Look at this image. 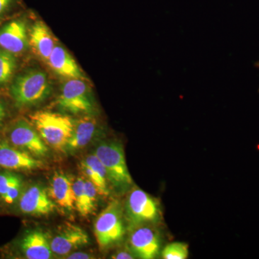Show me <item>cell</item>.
<instances>
[{
	"mask_svg": "<svg viewBox=\"0 0 259 259\" xmlns=\"http://www.w3.org/2000/svg\"><path fill=\"white\" fill-rule=\"evenodd\" d=\"M44 142L56 151H66L73 131L74 121L69 116L49 111H38L30 116Z\"/></svg>",
	"mask_w": 259,
	"mask_h": 259,
	"instance_id": "1",
	"label": "cell"
},
{
	"mask_svg": "<svg viewBox=\"0 0 259 259\" xmlns=\"http://www.w3.org/2000/svg\"><path fill=\"white\" fill-rule=\"evenodd\" d=\"M94 153L105 166L110 185L120 192L128 190L134 182L121 143L117 141H103L97 145Z\"/></svg>",
	"mask_w": 259,
	"mask_h": 259,
	"instance_id": "2",
	"label": "cell"
},
{
	"mask_svg": "<svg viewBox=\"0 0 259 259\" xmlns=\"http://www.w3.org/2000/svg\"><path fill=\"white\" fill-rule=\"evenodd\" d=\"M124 216L130 230L155 225L161 218V205L157 199L136 187L130 192L126 199Z\"/></svg>",
	"mask_w": 259,
	"mask_h": 259,
	"instance_id": "3",
	"label": "cell"
},
{
	"mask_svg": "<svg viewBox=\"0 0 259 259\" xmlns=\"http://www.w3.org/2000/svg\"><path fill=\"white\" fill-rule=\"evenodd\" d=\"M51 93L47 74L31 71L18 76L11 87V95L17 107L33 106L46 100Z\"/></svg>",
	"mask_w": 259,
	"mask_h": 259,
	"instance_id": "4",
	"label": "cell"
},
{
	"mask_svg": "<svg viewBox=\"0 0 259 259\" xmlns=\"http://www.w3.org/2000/svg\"><path fill=\"white\" fill-rule=\"evenodd\" d=\"M123 209L118 201H112L97 218L95 236L102 249L120 243L125 233Z\"/></svg>",
	"mask_w": 259,
	"mask_h": 259,
	"instance_id": "5",
	"label": "cell"
},
{
	"mask_svg": "<svg viewBox=\"0 0 259 259\" xmlns=\"http://www.w3.org/2000/svg\"><path fill=\"white\" fill-rule=\"evenodd\" d=\"M57 103L61 110L74 115H91L94 111L90 90L81 79H69L64 83Z\"/></svg>",
	"mask_w": 259,
	"mask_h": 259,
	"instance_id": "6",
	"label": "cell"
},
{
	"mask_svg": "<svg viewBox=\"0 0 259 259\" xmlns=\"http://www.w3.org/2000/svg\"><path fill=\"white\" fill-rule=\"evenodd\" d=\"M152 226L146 225L131 230L129 247L135 256L141 259H153L161 253V234Z\"/></svg>",
	"mask_w": 259,
	"mask_h": 259,
	"instance_id": "7",
	"label": "cell"
},
{
	"mask_svg": "<svg viewBox=\"0 0 259 259\" xmlns=\"http://www.w3.org/2000/svg\"><path fill=\"white\" fill-rule=\"evenodd\" d=\"M10 142L19 149L34 156L44 157L49 154L48 145L33 126L24 120L18 121L10 134Z\"/></svg>",
	"mask_w": 259,
	"mask_h": 259,
	"instance_id": "8",
	"label": "cell"
},
{
	"mask_svg": "<svg viewBox=\"0 0 259 259\" xmlns=\"http://www.w3.org/2000/svg\"><path fill=\"white\" fill-rule=\"evenodd\" d=\"M90 243V237L82 228L71 223H65L58 228L56 236L50 242L54 255L66 256L78 248Z\"/></svg>",
	"mask_w": 259,
	"mask_h": 259,
	"instance_id": "9",
	"label": "cell"
},
{
	"mask_svg": "<svg viewBox=\"0 0 259 259\" xmlns=\"http://www.w3.org/2000/svg\"><path fill=\"white\" fill-rule=\"evenodd\" d=\"M42 186L33 185L24 191L19 199V207L24 214L44 216L54 212L56 205Z\"/></svg>",
	"mask_w": 259,
	"mask_h": 259,
	"instance_id": "10",
	"label": "cell"
},
{
	"mask_svg": "<svg viewBox=\"0 0 259 259\" xmlns=\"http://www.w3.org/2000/svg\"><path fill=\"white\" fill-rule=\"evenodd\" d=\"M42 166L44 163L30 153L12 147L7 143H0V167L2 168L28 171L41 168Z\"/></svg>",
	"mask_w": 259,
	"mask_h": 259,
	"instance_id": "11",
	"label": "cell"
},
{
	"mask_svg": "<svg viewBox=\"0 0 259 259\" xmlns=\"http://www.w3.org/2000/svg\"><path fill=\"white\" fill-rule=\"evenodd\" d=\"M28 46V34L25 23L15 20L0 30V47L11 54H20Z\"/></svg>",
	"mask_w": 259,
	"mask_h": 259,
	"instance_id": "12",
	"label": "cell"
},
{
	"mask_svg": "<svg viewBox=\"0 0 259 259\" xmlns=\"http://www.w3.org/2000/svg\"><path fill=\"white\" fill-rule=\"evenodd\" d=\"M20 246L27 258L49 259L54 255L47 233L40 230L28 231L22 238Z\"/></svg>",
	"mask_w": 259,
	"mask_h": 259,
	"instance_id": "13",
	"label": "cell"
},
{
	"mask_svg": "<svg viewBox=\"0 0 259 259\" xmlns=\"http://www.w3.org/2000/svg\"><path fill=\"white\" fill-rule=\"evenodd\" d=\"M73 180L62 172H56L51 180L49 196L61 208L75 209Z\"/></svg>",
	"mask_w": 259,
	"mask_h": 259,
	"instance_id": "14",
	"label": "cell"
},
{
	"mask_svg": "<svg viewBox=\"0 0 259 259\" xmlns=\"http://www.w3.org/2000/svg\"><path fill=\"white\" fill-rule=\"evenodd\" d=\"M97 131V122L90 115L74 121V131L70 139L66 151L74 152L88 146L95 137Z\"/></svg>",
	"mask_w": 259,
	"mask_h": 259,
	"instance_id": "15",
	"label": "cell"
},
{
	"mask_svg": "<svg viewBox=\"0 0 259 259\" xmlns=\"http://www.w3.org/2000/svg\"><path fill=\"white\" fill-rule=\"evenodd\" d=\"M51 69L61 76L69 79H83V74L69 52L61 47H55L48 60Z\"/></svg>",
	"mask_w": 259,
	"mask_h": 259,
	"instance_id": "16",
	"label": "cell"
},
{
	"mask_svg": "<svg viewBox=\"0 0 259 259\" xmlns=\"http://www.w3.org/2000/svg\"><path fill=\"white\" fill-rule=\"evenodd\" d=\"M30 44L39 57L47 61L56 47L51 30L40 21L36 22L30 29Z\"/></svg>",
	"mask_w": 259,
	"mask_h": 259,
	"instance_id": "17",
	"label": "cell"
},
{
	"mask_svg": "<svg viewBox=\"0 0 259 259\" xmlns=\"http://www.w3.org/2000/svg\"><path fill=\"white\" fill-rule=\"evenodd\" d=\"M75 209L83 217L93 214L96 208L92 204L84 187V179L77 177L73 180Z\"/></svg>",
	"mask_w": 259,
	"mask_h": 259,
	"instance_id": "18",
	"label": "cell"
},
{
	"mask_svg": "<svg viewBox=\"0 0 259 259\" xmlns=\"http://www.w3.org/2000/svg\"><path fill=\"white\" fill-rule=\"evenodd\" d=\"M16 61L14 55L4 49H0V83L9 81L14 72Z\"/></svg>",
	"mask_w": 259,
	"mask_h": 259,
	"instance_id": "19",
	"label": "cell"
},
{
	"mask_svg": "<svg viewBox=\"0 0 259 259\" xmlns=\"http://www.w3.org/2000/svg\"><path fill=\"white\" fill-rule=\"evenodd\" d=\"M163 259H186L189 256V245L183 242H173L161 251Z\"/></svg>",
	"mask_w": 259,
	"mask_h": 259,
	"instance_id": "20",
	"label": "cell"
},
{
	"mask_svg": "<svg viewBox=\"0 0 259 259\" xmlns=\"http://www.w3.org/2000/svg\"><path fill=\"white\" fill-rule=\"evenodd\" d=\"M82 161L84 162L89 166L91 167L92 169L95 172L97 176L98 177L100 182L103 184L104 186L109 188L108 183H110V182H109L106 169H105V166H103L102 162L100 161L96 155L94 153L88 155Z\"/></svg>",
	"mask_w": 259,
	"mask_h": 259,
	"instance_id": "21",
	"label": "cell"
},
{
	"mask_svg": "<svg viewBox=\"0 0 259 259\" xmlns=\"http://www.w3.org/2000/svg\"><path fill=\"white\" fill-rule=\"evenodd\" d=\"M23 181L18 175L12 172L0 173V196L2 197L16 185H22Z\"/></svg>",
	"mask_w": 259,
	"mask_h": 259,
	"instance_id": "22",
	"label": "cell"
},
{
	"mask_svg": "<svg viewBox=\"0 0 259 259\" xmlns=\"http://www.w3.org/2000/svg\"><path fill=\"white\" fill-rule=\"evenodd\" d=\"M80 170L83 177L88 179L95 185L100 195L108 196L110 194V189L103 185V184L99 180L95 172L92 169L91 167L89 166L84 162L81 161L80 164Z\"/></svg>",
	"mask_w": 259,
	"mask_h": 259,
	"instance_id": "23",
	"label": "cell"
},
{
	"mask_svg": "<svg viewBox=\"0 0 259 259\" xmlns=\"http://www.w3.org/2000/svg\"><path fill=\"white\" fill-rule=\"evenodd\" d=\"M134 253L130 252L129 250H120L117 251L115 254L112 255V258L115 259H132L135 258Z\"/></svg>",
	"mask_w": 259,
	"mask_h": 259,
	"instance_id": "24",
	"label": "cell"
},
{
	"mask_svg": "<svg viewBox=\"0 0 259 259\" xmlns=\"http://www.w3.org/2000/svg\"><path fill=\"white\" fill-rule=\"evenodd\" d=\"M66 258L69 259H89L94 258L93 255L88 253H83V252H76V253H71L66 255Z\"/></svg>",
	"mask_w": 259,
	"mask_h": 259,
	"instance_id": "25",
	"label": "cell"
},
{
	"mask_svg": "<svg viewBox=\"0 0 259 259\" xmlns=\"http://www.w3.org/2000/svg\"><path fill=\"white\" fill-rule=\"evenodd\" d=\"M11 0H0V14L8 8Z\"/></svg>",
	"mask_w": 259,
	"mask_h": 259,
	"instance_id": "26",
	"label": "cell"
},
{
	"mask_svg": "<svg viewBox=\"0 0 259 259\" xmlns=\"http://www.w3.org/2000/svg\"><path fill=\"white\" fill-rule=\"evenodd\" d=\"M5 115V111L4 107L2 104H0V123H1L2 121H3V119H4Z\"/></svg>",
	"mask_w": 259,
	"mask_h": 259,
	"instance_id": "27",
	"label": "cell"
},
{
	"mask_svg": "<svg viewBox=\"0 0 259 259\" xmlns=\"http://www.w3.org/2000/svg\"><path fill=\"white\" fill-rule=\"evenodd\" d=\"M258 65H259V64H258Z\"/></svg>",
	"mask_w": 259,
	"mask_h": 259,
	"instance_id": "28",
	"label": "cell"
}]
</instances>
